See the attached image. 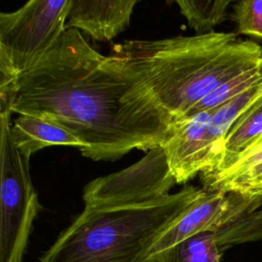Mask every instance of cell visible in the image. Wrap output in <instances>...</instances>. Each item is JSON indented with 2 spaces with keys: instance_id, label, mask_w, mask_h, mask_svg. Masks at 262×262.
Instances as JSON below:
<instances>
[{
  "instance_id": "1",
  "label": "cell",
  "mask_w": 262,
  "mask_h": 262,
  "mask_svg": "<svg viewBox=\"0 0 262 262\" xmlns=\"http://www.w3.org/2000/svg\"><path fill=\"white\" fill-rule=\"evenodd\" d=\"M1 113L64 128L86 144L82 155L93 161L148 151L163 145L175 127L142 80L95 50L77 29H66L33 69L0 86Z\"/></svg>"
},
{
  "instance_id": "2",
  "label": "cell",
  "mask_w": 262,
  "mask_h": 262,
  "mask_svg": "<svg viewBox=\"0 0 262 262\" xmlns=\"http://www.w3.org/2000/svg\"><path fill=\"white\" fill-rule=\"evenodd\" d=\"M110 56L132 71L175 123L218 86L257 64L262 47L235 33L126 40Z\"/></svg>"
},
{
  "instance_id": "3",
  "label": "cell",
  "mask_w": 262,
  "mask_h": 262,
  "mask_svg": "<svg viewBox=\"0 0 262 262\" xmlns=\"http://www.w3.org/2000/svg\"><path fill=\"white\" fill-rule=\"evenodd\" d=\"M203 192L185 186L144 204L85 208L39 262H162L149 257L151 247Z\"/></svg>"
},
{
  "instance_id": "4",
  "label": "cell",
  "mask_w": 262,
  "mask_h": 262,
  "mask_svg": "<svg viewBox=\"0 0 262 262\" xmlns=\"http://www.w3.org/2000/svg\"><path fill=\"white\" fill-rule=\"evenodd\" d=\"M72 0H31L0 13V85L33 69L66 31Z\"/></svg>"
},
{
  "instance_id": "5",
  "label": "cell",
  "mask_w": 262,
  "mask_h": 262,
  "mask_svg": "<svg viewBox=\"0 0 262 262\" xmlns=\"http://www.w3.org/2000/svg\"><path fill=\"white\" fill-rule=\"evenodd\" d=\"M10 116L0 114V262H21L41 206L30 177V160L13 142Z\"/></svg>"
},
{
  "instance_id": "6",
  "label": "cell",
  "mask_w": 262,
  "mask_h": 262,
  "mask_svg": "<svg viewBox=\"0 0 262 262\" xmlns=\"http://www.w3.org/2000/svg\"><path fill=\"white\" fill-rule=\"evenodd\" d=\"M175 183L167 155L159 145L132 166L89 182L83 201L85 208L92 209L134 206L168 196Z\"/></svg>"
},
{
  "instance_id": "7",
  "label": "cell",
  "mask_w": 262,
  "mask_h": 262,
  "mask_svg": "<svg viewBox=\"0 0 262 262\" xmlns=\"http://www.w3.org/2000/svg\"><path fill=\"white\" fill-rule=\"evenodd\" d=\"M212 108L196 113L178 123L174 132L162 145L176 183L189 181L196 174L212 169L213 151L208 124Z\"/></svg>"
},
{
  "instance_id": "8",
  "label": "cell",
  "mask_w": 262,
  "mask_h": 262,
  "mask_svg": "<svg viewBox=\"0 0 262 262\" xmlns=\"http://www.w3.org/2000/svg\"><path fill=\"white\" fill-rule=\"evenodd\" d=\"M232 204V192L206 190L156 241L149 251L155 258L176 244L203 231L215 229L227 216Z\"/></svg>"
},
{
  "instance_id": "9",
  "label": "cell",
  "mask_w": 262,
  "mask_h": 262,
  "mask_svg": "<svg viewBox=\"0 0 262 262\" xmlns=\"http://www.w3.org/2000/svg\"><path fill=\"white\" fill-rule=\"evenodd\" d=\"M137 0H72L66 29H77L94 40L110 41L130 24Z\"/></svg>"
},
{
  "instance_id": "10",
  "label": "cell",
  "mask_w": 262,
  "mask_h": 262,
  "mask_svg": "<svg viewBox=\"0 0 262 262\" xmlns=\"http://www.w3.org/2000/svg\"><path fill=\"white\" fill-rule=\"evenodd\" d=\"M11 134L16 148L28 160L49 146H74L81 152L86 149V144L64 128L35 116L19 115L11 125Z\"/></svg>"
},
{
  "instance_id": "11",
  "label": "cell",
  "mask_w": 262,
  "mask_h": 262,
  "mask_svg": "<svg viewBox=\"0 0 262 262\" xmlns=\"http://www.w3.org/2000/svg\"><path fill=\"white\" fill-rule=\"evenodd\" d=\"M261 136L262 100L252 106L233 124L224 139L218 165L211 171L201 173V176L215 175L227 170Z\"/></svg>"
},
{
  "instance_id": "12",
  "label": "cell",
  "mask_w": 262,
  "mask_h": 262,
  "mask_svg": "<svg viewBox=\"0 0 262 262\" xmlns=\"http://www.w3.org/2000/svg\"><path fill=\"white\" fill-rule=\"evenodd\" d=\"M222 252L211 230L196 233L159 255L162 262H220Z\"/></svg>"
},
{
  "instance_id": "13",
  "label": "cell",
  "mask_w": 262,
  "mask_h": 262,
  "mask_svg": "<svg viewBox=\"0 0 262 262\" xmlns=\"http://www.w3.org/2000/svg\"><path fill=\"white\" fill-rule=\"evenodd\" d=\"M189 26L200 34H207L226 18L230 0H178L175 1Z\"/></svg>"
},
{
  "instance_id": "14",
  "label": "cell",
  "mask_w": 262,
  "mask_h": 262,
  "mask_svg": "<svg viewBox=\"0 0 262 262\" xmlns=\"http://www.w3.org/2000/svg\"><path fill=\"white\" fill-rule=\"evenodd\" d=\"M204 189L223 192H239L251 196L262 195V162L242 172L223 175L202 181Z\"/></svg>"
},
{
  "instance_id": "15",
  "label": "cell",
  "mask_w": 262,
  "mask_h": 262,
  "mask_svg": "<svg viewBox=\"0 0 262 262\" xmlns=\"http://www.w3.org/2000/svg\"><path fill=\"white\" fill-rule=\"evenodd\" d=\"M238 34L262 39V0H242L233 7Z\"/></svg>"
}]
</instances>
